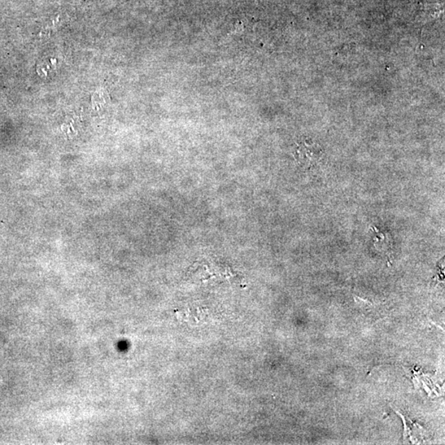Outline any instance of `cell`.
<instances>
[{
	"mask_svg": "<svg viewBox=\"0 0 445 445\" xmlns=\"http://www.w3.org/2000/svg\"><path fill=\"white\" fill-rule=\"evenodd\" d=\"M324 156V151L311 139H302L297 143L295 159L304 169H311L317 166Z\"/></svg>",
	"mask_w": 445,
	"mask_h": 445,
	"instance_id": "obj_1",
	"label": "cell"
}]
</instances>
